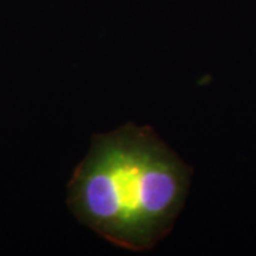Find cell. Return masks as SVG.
I'll return each mask as SVG.
<instances>
[{"label":"cell","mask_w":256,"mask_h":256,"mask_svg":"<svg viewBox=\"0 0 256 256\" xmlns=\"http://www.w3.org/2000/svg\"><path fill=\"white\" fill-rule=\"evenodd\" d=\"M192 171L150 127L126 124L92 140L74 170V216L116 246L150 250L182 210Z\"/></svg>","instance_id":"6da1fadb"}]
</instances>
